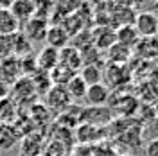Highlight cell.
Here are the masks:
<instances>
[{"instance_id":"1","label":"cell","mask_w":158,"mask_h":156,"mask_svg":"<svg viewBox=\"0 0 158 156\" xmlns=\"http://www.w3.org/2000/svg\"><path fill=\"white\" fill-rule=\"evenodd\" d=\"M45 97V108L54 113H63L69 106H72V99L69 97L65 86H54L43 95Z\"/></svg>"},{"instance_id":"2","label":"cell","mask_w":158,"mask_h":156,"mask_svg":"<svg viewBox=\"0 0 158 156\" xmlns=\"http://www.w3.org/2000/svg\"><path fill=\"white\" fill-rule=\"evenodd\" d=\"M133 27H135V31L138 32L140 38H155L158 31V16H155L151 11L137 13Z\"/></svg>"},{"instance_id":"3","label":"cell","mask_w":158,"mask_h":156,"mask_svg":"<svg viewBox=\"0 0 158 156\" xmlns=\"http://www.w3.org/2000/svg\"><path fill=\"white\" fill-rule=\"evenodd\" d=\"M49 22L38 16H32V18L23 25V29H20V32L29 39L31 43H36V41H45L47 36V29H49Z\"/></svg>"},{"instance_id":"4","label":"cell","mask_w":158,"mask_h":156,"mask_svg":"<svg viewBox=\"0 0 158 156\" xmlns=\"http://www.w3.org/2000/svg\"><path fill=\"white\" fill-rule=\"evenodd\" d=\"M22 77V61L16 56H9L7 59L0 61V81L9 84L16 83Z\"/></svg>"},{"instance_id":"5","label":"cell","mask_w":158,"mask_h":156,"mask_svg":"<svg viewBox=\"0 0 158 156\" xmlns=\"http://www.w3.org/2000/svg\"><path fill=\"white\" fill-rule=\"evenodd\" d=\"M15 102H23V101H31V99H36L38 97V93H36V90H34V84H32V81L31 77H20L13 88H11V95H9Z\"/></svg>"},{"instance_id":"6","label":"cell","mask_w":158,"mask_h":156,"mask_svg":"<svg viewBox=\"0 0 158 156\" xmlns=\"http://www.w3.org/2000/svg\"><path fill=\"white\" fill-rule=\"evenodd\" d=\"M69 41H70V34L67 32V29H65L63 25H59V23H54V25H52V23H50L49 29H47V36H45L47 47L61 50L69 45Z\"/></svg>"},{"instance_id":"7","label":"cell","mask_w":158,"mask_h":156,"mask_svg":"<svg viewBox=\"0 0 158 156\" xmlns=\"http://www.w3.org/2000/svg\"><path fill=\"white\" fill-rule=\"evenodd\" d=\"M9 11L13 13V16L20 23V27H23L34 16V13H36V2H31V0H16V2L9 4Z\"/></svg>"},{"instance_id":"8","label":"cell","mask_w":158,"mask_h":156,"mask_svg":"<svg viewBox=\"0 0 158 156\" xmlns=\"http://www.w3.org/2000/svg\"><path fill=\"white\" fill-rule=\"evenodd\" d=\"M110 88L104 83H99V84H92L86 90V95L85 101L88 102L90 108H102L106 106V102L110 101Z\"/></svg>"},{"instance_id":"9","label":"cell","mask_w":158,"mask_h":156,"mask_svg":"<svg viewBox=\"0 0 158 156\" xmlns=\"http://www.w3.org/2000/svg\"><path fill=\"white\" fill-rule=\"evenodd\" d=\"M58 63H59V50L47 47V45L40 50L38 56H36V68L41 70V72H47V74H50L56 68Z\"/></svg>"},{"instance_id":"10","label":"cell","mask_w":158,"mask_h":156,"mask_svg":"<svg viewBox=\"0 0 158 156\" xmlns=\"http://www.w3.org/2000/svg\"><path fill=\"white\" fill-rule=\"evenodd\" d=\"M58 65H63L70 68L72 72L77 74L79 70L83 68V59H81V52L79 49H76L74 45H67L65 49L59 50V63Z\"/></svg>"},{"instance_id":"11","label":"cell","mask_w":158,"mask_h":156,"mask_svg":"<svg viewBox=\"0 0 158 156\" xmlns=\"http://www.w3.org/2000/svg\"><path fill=\"white\" fill-rule=\"evenodd\" d=\"M22 140V131L16 124H0V151H9Z\"/></svg>"},{"instance_id":"12","label":"cell","mask_w":158,"mask_h":156,"mask_svg":"<svg viewBox=\"0 0 158 156\" xmlns=\"http://www.w3.org/2000/svg\"><path fill=\"white\" fill-rule=\"evenodd\" d=\"M20 32V23L9 11V6H0V36H13Z\"/></svg>"},{"instance_id":"13","label":"cell","mask_w":158,"mask_h":156,"mask_svg":"<svg viewBox=\"0 0 158 156\" xmlns=\"http://www.w3.org/2000/svg\"><path fill=\"white\" fill-rule=\"evenodd\" d=\"M138 32L135 31L133 25H124V27H118L115 31V43L118 45H124V47H128V49L133 50V47L138 43Z\"/></svg>"},{"instance_id":"14","label":"cell","mask_w":158,"mask_h":156,"mask_svg":"<svg viewBox=\"0 0 158 156\" xmlns=\"http://www.w3.org/2000/svg\"><path fill=\"white\" fill-rule=\"evenodd\" d=\"M113 43H115V31H111V27H99V29H95L94 38H92V45L95 49L108 50Z\"/></svg>"},{"instance_id":"15","label":"cell","mask_w":158,"mask_h":156,"mask_svg":"<svg viewBox=\"0 0 158 156\" xmlns=\"http://www.w3.org/2000/svg\"><path fill=\"white\" fill-rule=\"evenodd\" d=\"M65 90H67L69 97L72 99V102H74V101H81V99H85L88 86H86V83H85L83 79L79 77V74H76V76L70 79L69 83H67Z\"/></svg>"},{"instance_id":"16","label":"cell","mask_w":158,"mask_h":156,"mask_svg":"<svg viewBox=\"0 0 158 156\" xmlns=\"http://www.w3.org/2000/svg\"><path fill=\"white\" fill-rule=\"evenodd\" d=\"M16 120V102L11 97L0 99V124H15Z\"/></svg>"},{"instance_id":"17","label":"cell","mask_w":158,"mask_h":156,"mask_svg":"<svg viewBox=\"0 0 158 156\" xmlns=\"http://www.w3.org/2000/svg\"><path fill=\"white\" fill-rule=\"evenodd\" d=\"M79 77L86 83V86L99 84V83H102V68L99 65H85L79 70Z\"/></svg>"},{"instance_id":"18","label":"cell","mask_w":158,"mask_h":156,"mask_svg":"<svg viewBox=\"0 0 158 156\" xmlns=\"http://www.w3.org/2000/svg\"><path fill=\"white\" fill-rule=\"evenodd\" d=\"M32 84H34V90L38 95H45L52 88V81H50V76L47 72H41V70H36L32 76H29Z\"/></svg>"},{"instance_id":"19","label":"cell","mask_w":158,"mask_h":156,"mask_svg":"<svg viewBox=\"0 0 158 156\" xmlns=\"http://www.w3.org/2000/svg\"><path fill=\"white\" fill-rule=\"evenodd\" d=\"M131 52L133 50L124 47V45H118V43H113L108 49V56H110V63L111 65H122L124 61H128L131 58Z\"/></svg>"},{"instance_id":"20","label":"cell","mask_w":158,"mask_h":156,"mask_svg":"<svg viewBox=\"0 0 158 156\" xmlns=\"http://www.w3.org/2000/svg\"><path fill=\"white\" fill-rule=\"evenodd\" d=\"M49 76H50V81H52L54 86H67V83L76 76V72H72L70 68L63 67V65H58Z\"/></svg>"},{"instance_id":"21","label":"cell","mask_w":158,"mask_h":156,"mask_svg":"<svg viewBox=\"0 0 158 156\" xmlns=\"http://www.w3.org/2000/svg\"><path fill=\"white\" fill-rule=\"evenodd\" d=\"M13 36H0V61L13 56Z\"/></svg>"},{"instance_id":"22","label":"cell","mask_w":158,"mask_h":156,"mask_svg":"<svg viewBox=\"0 0 158 156\" xmlns=\"http://www.w3.org/2000/svg\"><path fill=\"white\" fill-rule=\"evenodd\" d=\"M146 154H148V156H158V138H155L153 142H149Z\"/></svg>"},{"instance_id":"23","label":"cell","mask_w":158,"mask_h":156,"mask_svg":"<svg viewBox=\"0 0 158 156\" xmlns=\"http://www.w3.org/2000/svg\"><path fill=\"white\" fill-rule=\"evenodd\" d=\"M151 13H153L155 16H158V2H155V4L151 6Z\"/></svg>"},{"instance_id":"24","label":"cell","mask_w":158,"mask_h":156,"mask_svg":"<svg viewBox=\"0 0 158 156\" xmlns=\"http://www.w3.org/2000/svg\"><path fill=\"white\" fill-rule=\"evenodd\" d=\"M156 39H158V31H156Z\"/></svg>"},{"instance_id":"25","label":"cell","mask_w":158,"mask_h":156,"mask_svg":"<svg viewBox=\"0 0 158 156\" xmlns=\"http://www.w3.org/2000/svg\"><path fill=\"white\" fill-rule=\"evenodd\" d=\"M124 156H131V154H124Z\"/></svg>"}]
</instances>
